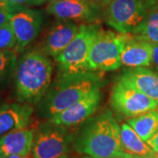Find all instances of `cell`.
<instances>
[{
	"label": "cell",
	"instance_id": "8fae6325",
	"mask_svg": "<svg viewBox=\"0 0 158 158\" xmlns=\"http://www.w3.org/2000/svg\"><path fill=\"white\" fill-rule=\"evenodd\" d=\"M98 9L88 0H61L49 3L47 6L48 13L67 21H91L96 17Z\"/></svg>",
	"mask_w": 158,
	"mask_h": 158
},
{
	"label": "cell",
	"instance_id": "2e32d148",
	"mask_svg": "<svg viewBox=\"0 0 158 158\" xmlns=\"http://www.w3.org/2000/svg\"><path fill=\"white\" fill-rule=\"evenodd\" d=\"M122 77L142 93L158 102V74L145 67H140L125 71Z\"/></svg>",
	"mask_w": 158,
	"mask_h": 158
},
{
	"label": "cell",
	"instance_id": "1f68e13d",
	"mask_svg": "<svg viewBox=\"0 0 158 158\" xmlns=\"http://www.w3.org/2000/svg\"><path fill=\"white\" fill-rule=\"evenodd\" d=\"M135 156V158H142L141 156Z\"/></svg>",
	"mask_w": 158,
	"mask_h": 158
},
{
	"label": "cell",
	"instance_id": "603a6c76",
	"mask_svg": "<svg viewBox=\"0 0 158 158\" xmlns=\"http://www.w3.org/2000/svg\"><path fill=\"white\" fill-rule=\"evenodd\" d=\"M6 1L16 6H38L43 5L47 0H6Z\"/></svg>",
	"mask_w": 158,
	"mask_h": 158
},
{
	"label": "cell",
	"instance_id": "d4e9b609",
	"mask_svg": "<svg viewBox=\"0 0 158 158\" xmlns=\"http://www.w3.org/2000/svg\"><path fill=\"white\" fill-rule=\"evenodd\" d=\"M148 145L152 148L155 152L158 154V131L155 135L151 137L148 141H147Z\"/></svg>",
	"mask_w": 158,
	"mask_h": 158
},
{
	"label": "cell",
	"instance_id": "cb8c5ba5",
	"mask_svg": "<svg viewBox=\"0 0 158 158\" xmlns=\"http://www.w3.org/2000/svg\"><path fill=\"white\" fill-rule=\"evenodd\" d=\"M92 5L97 6L98 8H107V6L111 4L113 0H88Z\"/></svg>",
	"mask_w": 158,
	"mask_h": 158
},
{
	"label": "cell",
	"instance_id": "7402d4cb",
	"mask_svg": "<svg viewBox=\"0 0 158 158\" xmlns=\"http://www.w3.org/2000/svg\"><path fill=\"white\" fill-rule=\"evenodd\" d=\"M22 6H16L7 1H0V26L9 23L12 15Z\"/></svg>",
	"mask_w": 158,
	"mask_h": 158
},
{
	"label": "cell",
	"instance_id": "277c9868",
	"mask_svg": "<svg viewBox=\"0 0 158 158\" xmlns=\"http://www.w3.org/2000/svg\"><path fill=\"white\" fill-rule=\"evenodd\" d=\"M100 28L97 25H81L78 34L69 46L55 58L62 74L73 75L89 70L88 60L90 48Z\"/></svg>",
	"mask_w": 158,
	"mask_h": 158
},
{
	"label": "cell",
	"instance_id": "83f0119b",
	"mask_svg": "<svg viewBox=\"0 0 158 158\" xmlns=\"http://www.w3.org/2000/svg\"><path fill=\"white\" fill-rule=\"evenodd\" d=\"M7 158H31L30 155L29 156H23V155H13L11 156H8Z\"/></svg>",
	"mask_w": 158,
	"mask_h": 158
},
{
	"label": "cell",
	"instance_id": "4316f807",
	"mask_svg": "<svg viewBox=\"0 0 158 158\" xmlns=\"http://www.w3.org/2000/svg\"><path fill=\"white\" fill-rule=\"evenodd\" d=\"M111 158H135V156L132 154H129L127 152H123L118 155V156H113V157Z\"/></svg>",
	"mask_w": 158,
	"mask_h": 158
},
{
	"label": "cell",
	"instance_id": "f1b7e54d",
	"mask_svg": "<svg viewBox=\"0 0 158 158\" xmlns=\"http://www.w3.org/2000/svg\"><path fill=\"white\" fill-rule=\"evenodd\" d=\"M48 2V4L49 3H53V2H57V1H61V0H47Z\"/></svg>",
	"mask_w": 158,
	"mask_h": 158
},
{
	"label": "cell",
	"instance_id": "6da1fadb",
	"mask_svg": "<svg viewBox=\"0 0 158 158\" xmlns=\"http://www.w3.org/2000/svg\"><path fill=\"white\" fill-rule=\"evenodd\" d=\"M74 149L94 158H111L125 149L120 127L110 111L87 119L75 137Z\"/></svg>",
	"mask_w": 158,
	"mask_h": 158
},
{
	"label": "cell",
	"instance_id": "d6a6232c",
	"mask_svg": "<svg viewBox=\"0 0 158 158\" xmlns=\"http://www.w3.org/2000/svg\"><path fill=\"white\" fill-rule=\"evenodd\" d=\"M0 1H6V0H0Z\"/></svg>",
	"mask_w": 158,
	"mask_h": 158
},
{
	"label": "cell",
	"instance_id": "9c48e42d",
	"mask_svg": "<svg viewBox=\"0 0 158 158\" xmlns=\"http://www.w3.org/2000/svg\"><path fill=\"white\" fill-rule=\"evenodd\" d=\"M100 99V89L97 88L61 113L51 117L48 121L67 127L82 124L96 113Z\"/></svg>",
	"mask_w": 158,
	"mask_h": 158
},
{
	"label": "cell",
	"instance_id": "44dd1931",
	"mask_svg": "<svg viewBox=\"0 0 158 158\" xmlns=\"http://www.w3.org/2000/svg\"><path fill=\"white\" fill-rule=\"evenodd\" d=\"M16 37L10 23L0 26V50L14 49Z\"/></svg>",
	"mask_w": 158,
	"mask_h": 158
},
{
	"label": "cell",
	"instance_id": "ffe728a7",
	"mask_svg": "<svg viewBox=\"0 0 158 158\" xmlns=\"http://www.w3.org/2000/svg\"><path fill=\"white\" fill-rule=\"evenodd\" d=\"M17 52L15 49L0 50V87L16 67Z\"/></svg>",
	"mask_w": 158,
	"mask_h": 158
},
{
	"label": "cell",
	"instance_id": "484cf974",
	"mask_svg": "<svg viewBox=\"0 0 158 158\" xmlns=\"http://www.w3.org/2000/svg\"><path fill=\"white\" fill-rule=\"evenodd\" d=\"M152 62L158 66V44L153 45Z\"/></svg>",
	"mask_w": 158,
	"mask_h": 158
},
{
	"label": "cell",
	"instance_id": "8992f818",
	"mask_svg": "<svg viewBox=\"0 0 158 158\" xmlns=\"http://www.w3.org/2000/svg\"><path fill=\"white\" fill-rule=\"evenodd\" d=\"M152 5L150 0H113L106 8V20L118 33L135 34Z\"/></svg>",
	"mask_w": 158,
	"mask_h": 158
},
{
	"label": "cell",
	"instance_id": "4dcf8cb0",
	"mask_svg": "<svg viewBox=\"0 0 158 158\" xmlns=\"http://www.w3.org/2000/svg\"><path fill=\"white\" fill-rule=\"evenodd\" d=\"M81 158H94V157H91V156H84L83 157Z\"/></svg>",
	"mask_w": 158,
	"mask_h": 158
},
{
	"label": "cell",
	"instance_id": "4fadbf2b",
	"mask_svg": "<svg viewBox=\"0 0 158 158\" xmlns=\"http://www.w3.org/2000/svg\"><path fill=\"white\" fill-rule=\"evenodd\" d=\"M79 29L80 26L67 20L54 26L46 36L43 45L44 53L54 58L58 56L78 34Z\"/></svg>",
	"mask_w": 158,
	"mask_h": 158
},
{
	"label": "cell",
	"instance_id": "e0dca14e",
	"mask_svg": "<svg viewBox=\"0 0 158 158\" xmlns=\"http://www.w3.org/2000/svg\"><path fill=\"white\" fill-rule=\"evenodd\" d=\"M121 140L126 151L142 158H158V154L148 145L127 122L120 127Z\"/></svg>",
	"mask_w": 158,
	"mask_h": 158
},
{
	"label": "cell",
	"instance_id": "52a82bcc",
	"mask_svg": "<svg viewBox=\"0 0 158 158\" xmlns=\"http://www.w3.org/2000/svg\"><path fill=\"white\" fill-rule=\"evenodd\" d=\"M74 141L75 135L67 127L48 121L40 125L34 133L33 157H61L69 152Z\"/></svg>",
	"mask_w": 158,
	"mask_h": 158
},
{
	"label": "cell",
	"instance_id": "d6986e66",
	"mask_svg": "<svg viewBox=\"0 0 158 158\" xmlns=\"http://www.w3.org/2000/svg\"><path fill=\"white\" fill-rule=\"evenodd\" d=\"M134 35L152 45L158 44V10L148 11L146 19Z\"/></svg>",
	"mask_w": 158,
	"mask_h": 158
},
{
	"label": "cell",
	"instance_id": "7a4b0ae2",
	"mask_svg": "<svg viewBox=\"0 0 158 158\" xmlns=\"http://www.w3.org/2000/svg\"><path fill=\"white\" fill-rule=\"evenodd\" d=\"M53 65L45 53L27 51L17 61L14 73L18 101L37 105L49 89Z\"/></svg>",
	"mask_w": 158,
	"mask_h": 158
},
{
	"label": "cell",
	"instance_id": "9a60e30c",
	"mask_svg": "<svg viewBox=\"0 0 158 158\" xmlns=\"http://www.w3.org/2000/svg\"><path fill=\"white\" fill-rule=\"evenodd\" d=\"M34 140V131L27 127L6 134L0 138V158L13 155H31Z\"/></svg>",
	"mask_w": 158,
	"mask_h": 158
},
{
	"label": "cell",
	"instance_id": "5b68a950",
	"mask_svg": "<svg viewBox=\"0 0 158 158\" xmlns=\"http://www.w3.org/2000/svg\"><path fill=\"white\" fill-rule=\"evenodd\" d=\"M129 34L100 30L90 48V71H113L121 65V53Z\"/></svg>",
	"mask_w": 158,
	"mask_h": 158
},
{
	"label": "cell",
	"instance_id": "f546056e",
	"mask_svg": "<svg viewBox=\"0 0 158 158\" xmlns=\"http://www.w3.org/2000/svg\"><path fill=\"white\" fill-rule=\"evenodd\" d=\"M59 158H70V157L69 156L68 154H67V155H64V156H61V157H59Z\"/></svg>",
	"mask_w": 158,
	"mask_h": 158
},
{
	"label": "cell",
	"instance_id": "3957f363",
	"mask_svg": "<svg viewBox=\"0 0 158 158\" xmlns=\"http://www.w3.org/2000/svg\"><path fill=\"white\" fill-rule=\"evenodd\" d=\"M94 72L61 75L60 78L49 87L39 102L41 117L49 119L80 100L91 90L99 88L102 83L101 77Z\"/></svg>",
	"mask_w": 158,
	"mask_h": 158
},
{
	"label": "cell",
	"instance_id": "7c38bea8",
	"mask_svg": "<svg viewBox=\"0 0 158 158\" xmlns=\"http://www.w3.org/2000/svg\"><path fill=\"white\" fill-rule=\"evenodd\" d=\"M34 113L32 105L13 103L0 106V138L14 130L27 127Z\"/></svg>",
	"mask_w": 158,
	"mask_h": 158
},
{
	"label": "cell",
	"instance_id": "5bb4252c",
	"mask_svg": "<svg viewBox=\"0 0 158 158\" xmlns=\"http://www.w3.org/2000/svg\"><path fill=\"white\" fill-rule=\"evenodd\" d=\"M153 45L129 34L121 53V65L129 68L148 67L152 62Z\"/></svg>",
	"mask_w": 158,
	"mask_h": 158
},
{
	"label": "cell",
	"instance_id": "30bf717a",
	"mask_svg": "<svg viewBox=\"0 0 158 158\" xmlns=\"http://www.w3.org/2000/svg\"><path fill=\"white\" fill-rule=\"evenodd\" d=\"M10 25L16 37V52H21L39 35L42 19L39 11L21 6L10 19Z\"/></svg>",
	"mask_w": 158,
	"mask_h": 158
},
{
	"label": "cell",
	"instance_id": "ac0fdd59",
	"mask_svg": "<svg viewBox=\"0 0 158 158\" xmlns=\"http://www.w3.org/2000/svg\"><path fill=\"white\" fill-rule=\"evenodd\" d=\"M127 123L147 142L158 131V110H152L141 115L133 117Z\"/></svg>",
	"mask_w": 158,
	"mask_h": 158
},
{
	"label": "cell",
	"instance_id": "ba28073f",
	"mask_svg": "<svg viewBox=\"0 0 158 158\" xmlns=\"http://www.w3.org/2000/svg\"><path fill=\"white\" fill-rule=\"evenodd\" d=\"M111 106L118 113L127 117H136L158 106V102L136 89L122 77L113 87Z\"/></svg>",
	"mask_w": 158,
	"mask_h": 158
}]
</instances>
